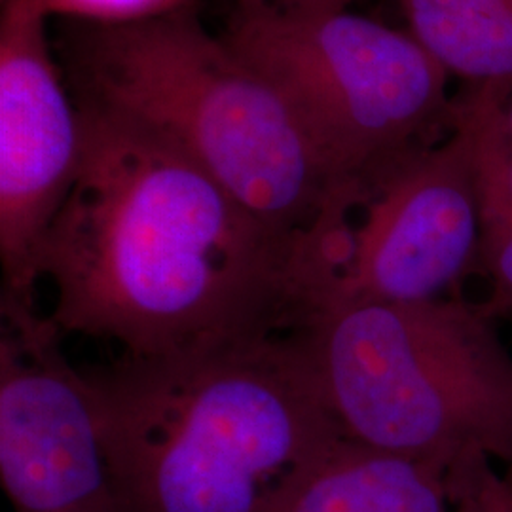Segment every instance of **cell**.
Here are the masks:
<instances>
[{"label": "cell", "mask_w": 512, "mask_h": 512, "mask_svg": "<svg viewBox=\"0 0 512 512\" xmlns=\"http://www.w3.org/2000/svg\"><path fill=\"white\" fill-rule=\"evenodd\" d=\"M452 112L471 131L480 205V275L490 293L480 302L495 321L512 317V135L494 93L471 88L452 101Z\"/></svg>", "instance_id": "obj_10"}, {"label": "cell", "mask_w": 512, "mask_h": 512, "mask_svg": "<svg viewBox=\"0 0 512 512\" xmlns=\"http://www.w3.org/2000/svg\"><path fill=\"white\" fill-rule=\"evenodd\" d=\"M88 380L124 512H279L348 439L300 329Z\"/></svg>", "instance_id": "obj_2"}, {"label": "cell", "mask_w": 512, "mask_h": 512, "mask_svg": "<svg viewBox=\"0 0 512 512\" xmlns=\"http://www.w3.org/2000/svg\"><path fill=\"white\" fill-rule=\"evenodd\" d=\"M494 95L495 101H497V109H499V114H501V120H503L507 131L512 135V90L505 93H494Z\"/></svg>", "instance_id": "obj_14"}, {"label": "cell", "mask_w": 512, "mask_h": 512, "mask_svg": "<svg viewBox=\"0 0 512 512\" xmlns=\"http://www.w3.org/2000/svg\"><path fill=\"white\" fill-rule=\"evenodd\" d=\"M264 2H279V4H293V2H323V4H336V6H351L355 0H236V4H264Z\"/></svg>", "instance_id": "obj_15"}, {"label": "cell", "mask_w": 512, "mask_h": 512, "mask_svg": "<svg viewBox=\"0 0 512 512\" xmlns=\"http://www.w3.org/2000/svg\"><path fill=\"white\" fill-rule=\"evenodd\" d=\"M454 512H512V478L497 475L494 463L486 465L459 494Z\"/></svg>", "instance_id": "obj_13"}, {"label": "cell", "mask_w": 512, "mask_h": 512, "mask_svg": "<svg viewBox=\"0 0 512 512\" xmlns=\"http://www.w3.org/2000/svg\"><path fill=\"white\" fill-rule=\"evenodd\" d=\"M296 283L311 313L346 302L459 296L480 274V205L471 131L454 116L446 139L389 171L351 205L330 192L296 247Z\"/></svg>", "instance_id": "obj_6"}, {"label": "cell", "mask_w": 512, "mask_h": 512, "mask_svg": "<svg viewBox=\"0 0 512 512\" xmlns=\"http://www.w3.org/2000/svg\"><path fill=\"white\" fill-rule=\"evenodd\" d=\"M461 296L346 302L302 334L349 440L442 469L454 501L488 463L512 478V353Z\"/></svg>", "instance_id": "obj_4"}, {"label": "cell", "mask_w": 512, "mask_h": 512, "mask_svg": "<svg viewBox=\"0 0 512 512\" xmlns=\"http://www.w3.org/2000/svg\"><path fill=\"white\" fill-rule=\"evenodd\" d=\"M446 473L346 439L304 476L279 512H454Z\"/></svg>", "instance_id": "obj_9"}, {"label": "cell", "mask_w": 512, "mask_h": 512, "mask_svg": "<svg viewBox=\"0 0 512 512\" xmlns=\"http://www.w3.org/2000/svg\"><path fill=\"white\" fill-rule=\"evenodd\" d=\"M54 48L78 103L164 137L275 230L302 234L329 198L293 112L192 8L122 25L63 21Z\"/></svg>", "instance_id": "obj_3"}, {"label": "cell", "mask_w": 512, "mask_h": 512, "mask_svg": "<svg viewBox=\"0 0 512 512\" xmlns=\"http://www.w3.org/2000/svg\"><path fill=\"white\" fill-rule=\"evenodd\" d=\"M38 0L0 12V262L2 302L37 310L42 251L73 190L84 148L82 112L55 59Z\"/></svg>", "instance_id": "obj_7"}, {"label": "cell", "mask_w": 512, "mask_h": 512, "mask_svg": "<svg viewBox=\"0 0 512 512\" xmlns=\"http://www.w3.org/2000/svg\"><path fill=\"white\" fill-rule=\"evenodd\" d=\"M410 33L476 90H512V0H399Z\"/></svg>", "instance_id": "obj_11"}, {"label": "cell", "mask_w": 512, "mask_h": 512, "mask_svg": "<svg viewBox=\"0 0 512 512\" xmlns=\"http://www.w3.org/2000/svg\"><path fill=\"white\" fill-rule=\"evenodd\" d=\"M38 311L2 304L0 480L16 512H124L88 376Z\"/></svg>", "instance_id": "obj_8"}, {"label": "cell", "mask_w": 512, "mask_h": 512, "mask_svg": "<svg viewBox=\"0 0 512 512\" xmlns=\"http://www.w3.org/2000/svg\"><path fill=\"white\" fill-rule=\"evenodd\" d=\"M222 38L293 112L332 190L363 194L450 126V74L412 33L349 6L236 4Z\"/></svg>", "instance_id": "obj_5"}, {"label": "cell", "mask_w": 512, "mask_h": 512, "mask_svg": "<svg viewBox=\"0 0 512 512\" xmlns=\"http://www.w3.org/2000/svg\"><path fill=\"white\" fill-rule=\"evenodd\" d=\"M509 321H512V317H511V319H509Z\"/></svg>", "instance_id": "obj_16"}, {"label": "cell", "mask_w": 512, "mask_h": 512, "mask_svg": "<svg viewBox=\"0 0 512 512\" xmlns=\"http://www.w3.org/2000/svg\"><path fill=\"white\" fill-rule=\"evenodd\" d=\"M194 0H38L48 18L122 25L192 8Z\"/></svg>", "instance_id": "obj_12"}, {"label": "cell", "mask_w": 512, "mask_h": 512, "mask_svg": "<svg viewBox=\"0 0 512 512\" xmlns=\"http://www.w3.org/2000/svg\"><path fill=\"white\" fill-rule=\"evenodd\" d=\"M78 107L80 171L42 251L59 334L177 359L304 327L300 234L258 219L154 131Z\"/></svg>", "instance_id": "obj_1"}]
</instances>
